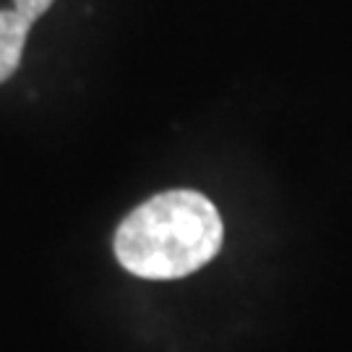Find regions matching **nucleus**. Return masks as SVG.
<instances>
[{
	"label": "nucleus",
	"mask_w": 352,
	"mask_h": 352,
	"mask_svg": "<svg viewBox=\"0 0 352 352\" xmlns=\"http://www.w3.org/2000/svg\"><path fill=\"white\" fill-rule=\"evenodd\" d=\"M222 245V219L196 190H167L136 206L115 232V256L144 279H177L209 264Z\"/></svg>",
	"instance_id": "f257e3e1"
},
{
	"label": "nucleus",
	"mask_w": 352,
	"mask_h": 352,
	"mask_svg": "<svg viewBox=\"0 0 352 352\" xmlns=\"http://www.w3.org/2000/svg\"><path fill=\"white\" fill-rule=\"evenodd\" d=\"M52 3H55V0H13V8L34 24L42 13H47V8H50Z\"/></svg>",
	"instance_id": "7ed1b4c3"
},
{
	"label": "nucleus",
	"mask_w": 352,
	"mask_h": 352,
	"mask_svg": "<svg viewBox=\"0 0 352 352\" xmlns=\"http://www.w3.org/2000/svg\"><path fill=\"white\" fill-rule=\"evenodd\" d=\"M32 21L16 11H0V84L8 81L21 63Z\"/></svg>",
	"instance_id": "f03ea898"
}]
</instances>
